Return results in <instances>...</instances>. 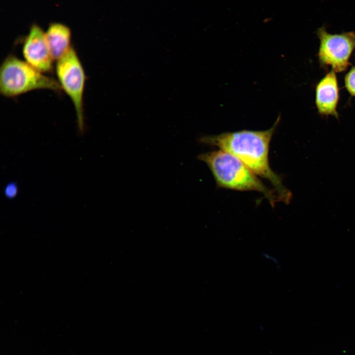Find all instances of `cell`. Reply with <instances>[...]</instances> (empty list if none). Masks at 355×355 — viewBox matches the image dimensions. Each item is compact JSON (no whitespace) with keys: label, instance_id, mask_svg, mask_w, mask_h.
<instances>
[{"label":"cell","instance_id":"6da1fadb","mask_svg":"<svg viewBox=\"0 0 355 355\" xmlns=\"http://www.w3.org/2000/svg\"><path fill=\"white\" fill-rule=\"evenodd\" d=\"M280 116L270 129L264 131L244 130L202 137L199 142L216 146L240 160L254 174L268 180L273 186L280 201L289 204L292 193L270 168L269 145L280 122Z\"/></svg>","mask_w":355,"mask_h":355},{"label":"cell","instance_id":"7a4b0ae2","mask_svg":"<svg viewBox=\"0 0 355 355\" xmlns=\"http://www.w3.org/2000/svg\"><path fill=\"white\" fill-rule=\"evenodd\" d=\"M210 169L217 186L238 191H255L262 193L274 207L280 201L277 193L266 186L249 169L233 155L222 150L198 156Z\"/></svg>","mask_w":355,"mask_h":355},{"label":"cell","instance_id":"3957f363","mask_svg":"<svg viewBox=\"0 0 355 355\" xmlns=\"http://www.w3.org/2000/svg\"><path fill=\"white\" fill-rule=\"evenodd\" d=\"M61 92L58 80L43 74L25 61L8 55L0 69V92L6 97H16L37 89Z\"/></svg>","mask_w":355,"mask_h":355},{"label":"cell","instance_id":"277c9868","mask_svg":"<svg viewBox=\"0 0 355 355\" xmlns=\"http://www.w3.org/2000/svg\"><path fill=\"white\" fill-rule=\"evenodd\" d=\"M55 71L62 89L73 104L78 132L82 134L85 130L83 96L86 77L80 60L72 46L56 61Z\"/></svg>","mask_w":355,"mask_h":355},{"label":"cell","instance_id":"5b68a950","mask_svg":"<svg viewBox=\"0 0 355 355\" xmlns=\"http://www.w3.org/2000/svg\"><path fill=\"white\" fill-rule=\"evenodd\" d=\"M317 35L320 40L318 57L320 65L331 67L335 72L345 71L355 49V32L331 34L323 26L318 29Z\"/></svg>","mask_w":355,"mask_h":355},{"label":"cell","instance_id":"8992f818","mask_svg":"<svg viewBox=\"0 0 355 355\" xmlns=\"http://www.w3.org/2000/svg\"><path fill=\"white\" fill-rule=\"evenodd\" d=\"M23 57L28 64L42 73L50 72L53 62L49 51L45 33L36 24L30 28L22 48Z\"/></svg>","mask_w":355,"mask_h":355},{"label":"cell","instance_id":"52a82bcc","mask_svg":"<svg viewBox=\"0 0 355 355\" xmlns=\"http://www.w3.org/2000/svg\"><path fill=\"white\" fill-rule=\"evenodd\" d=\"M339 88L334 71L327 73L316 88V105L319 113L338 118L337 106L339 101Z\"/></svg>","mask_w":355,"mask_h":355},{"label":"cell","instance_id":"ba28073f","mask_svg":"<svg viewBox=\"0 0 355 355\" xmlns=\"http://www.w3.org/2000/svg\"><path fill=\"white\" fill-rule=\"evenodd\" d=\"M46 42L54 61H58L71 49V31L66 25L51 24L45 33Z\"/></svg>","mask_w":355,"mask_h":355},{"label":"cell","instance_id":"9c48e42d","mask_svg":"<svg viewBox=\"0 0 355 355\" xmlns=\"http://www.w3.org/2000/svg\"><path fill=\"white\" fill-rule=\"evenodd\" d=\"M345 85L351 95L355 97V67H353L346 75Z\"/></svg>","mask_w":355,"mask_h":355},{"label":"cell","instance_id":"30bf717a","mask_svg":"<svg viewBox=\"0 0 355 355\" xmlns=\"http://www.w3.org/2000/svg\"><path fill=\"white\" fill-rule=\"evenodd\" d=\"M18 192V187L15 182L12 181L7 183L4 189V194L9 199L15 198Z\"/></svg>","mask_w":355,"mask_h":355}]
</instances>
